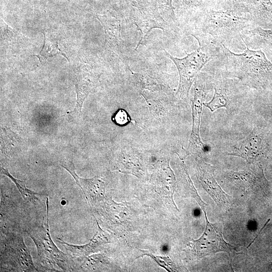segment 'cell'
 I'll return each mask as SVG.
<instances>
[{"instance_id":"obj_1","label":"cell","mask_w":272,"mask_h":272,"mask_svg":"<svg viewBox=\"0 0 272 272\" xmlns=\"http://www.w3.org/2000/svg\"><path fill=\"white\" fill-rule=\"evenodd\" d=\"M194 26L191 35L195 38L207 39L230 50L237 45L244 50V33L256 26L240 0H230L222 7L204 9L196 16Z\"/></svg>"},{"instance_id":"obj_2","label":"cell","mask_w":272,"mask_h":272,"mask_svg":"<svg viewBox=\"0 0 272 272\" xmlns=\"http://www.w3.org/2000/svg\"><path fill=\"white\" fill-rule=\"evenodd\" d=\"M220 55L209 63L222 76L239 80L247 87L272 91V62L261 50L246 46L240 53L223 46Z\"/></svg>"},{"instance_id":"obj_3","label":"cell","mask_w":272,"mask_h":272,"mask_svg":"<svg viewBox=\"0 0 272 272\" xmlns=\"http://www.w3.org/2000/svg\"><path fill=\"white\" fill-rule=\"evenodd\" d=\"M195 39L199 44L198 48L183 58L173 57L164 50L177 69L179 81L176 95L182 100L188 98L191 86L200 71L209 61L220 55L223 47L207 39Z\"/></svg>"},{"instance_id":"obj_4","label":"cell","mask_w":272,"mask_h":272,"mask_svg":"<svg viewBox=\"0 0 272 272\" xmlns=\"http://www.w3.org/2000/svg\"><path fill=\"white\" fill-rule=\"evenodd\" d=\"M47 224L43 223L38 226L29 228L26 230L28 236L34 241L41 262L53 266H57L63 271L74 270L73 261L66 254L64 253L53 243L50 234L49 221V203L46 198Z\"/></svg>"},{"instance_id":"obj_5","label":"cell","mask_w":272,"mask_h":272,"mask_svg":"<svg viewBox=\"0 0 272 272\" xmlns=\"http://www.w3.org/2000/svg\"><path fill=\"white\" fill-rule=\"evenodd\" d=\"M213 89L212 81L206 73H200L194 81V96L191 103L192 126L188 149L192 153H201L206 150L199 135L202 106L210 91Z\"/></svg>"},{"instance_id":"obj_6","label":"cell","mask_w":272,"mask_h":272,"mask_svg":"<svg viewBox=\"0 0 272 272\" xmlns=\"http://www.w3.org/2000/svg\"><path fill=\"white\" fill-rule=\"evenodd\" d=\"M1 258V261L10 265L14 270L37 271L29 250L19 231L7 232Z\"/></svg>"},{"instance_id":"obj_7","label":"cell","mask_w":272,"mask_h":272,"mask_svg":"<svg viewBox=\"0 0 272 272\" xmlns=\"http://www.w3.org/2000/svg\"><path fill=\"white\" fill-rule=\"evenodd\" d=\"M206 227L202 236L197 240H193V244L197 255L200 257L220 251L229 254L234 250L232 245L227 243L222 235V224L211 223L208 221L206 213Z\"/></svg>"},{"instance_id":"obj_8","label":"cell","mask_w":272,"mask_h":272,"mask_svg":"<svg viewBox=\"0 0 272 272\" xmlns=\"http://www.w3.org/2000/svg\"><path fill=\"white\" fill-rule=\"evenodd\" d=\"M267 140L261 129L254 128L239 145L228 155L238 156L249 163H253L266 157L268 149Z\"/></svg>"},{"instance_id":"obj_9","label":"cell","mask_w":272,"mask_h":272,"mask_svg":"<svg viewBox=\"0 0 272 272\" xmlns=\"http://www.w3.org/2000/svg\"><path fill=\"white\" fill-rule=\"evenodd\" d=\"M61 166L73 177L79 186L82 189L88 201L95 205L102 200L104 193V183L98 177L90 179H84L79 177L75 171V167L72 161L64 160Z\"/></svg>"},{"instance_id":"obj_10","label":"cell","mask_w":272,"mask_h":272,"mask_svg":"<svg viewBox=\"0 0 272 272\" xmlns=\"http://www.w3.org/2000/svg\"><path fill=\"white\" fill-rule=\"evenodd\" d=\"M103 26L105 35V47L116 56H122L120 18L112 15L97 16Z\"/></svg>"},{"instance_id":"obj_11","label":"cell","mask_w":272,"mask_h":272,"mask_svg":"<svg viewBox=\"0 0 272 272\" xmlns=\"http://www.w3.org/2000/svg\"><path fill=\"white\" fill-rule=\"evenodd\" d=\"M256 26L272 28V2L270 0H240Z\"/></svg>"},{"instance_id":"obj_12","label":"cell","mask_w":272,"mask_h":272,"mask_svg":"<svg viewBox=\"0 0 272 272\" xmlns=\"http://www.w3.org/2000/svg\"><path fill=\"white\" fill-rule=\"evenodd\" d=\"M96 80L90 72L79 69L76 73L75 85L77 94V101L74 109L68 112L72 116H79L84 101L96 86Z\"/></svg>"},{"instance_id":"obj_13","label":"cell","mask_w":272,"mask_h":272,"mask_svg":"<svg viewBox=\"0 0 272 272\" xmlns=\"http://www.w3.org/2000/svg\"><path fill=\"white\" fill-rule=\"evenodd\" d=\"M243 39L249 49L261 50L267 57L272 55V28L252 27L244 33Z\"/></svg>"},{"instance_id":"obj_14","label":"cell","mask_w":272,"mask_h":272,"mask_svg":"<svg viewBox=\"0 0 272 272\" xmlns=\"http://www.w3.org/2000/svg\"><path fill=\"white\" fill-rule=\"evenodd\" d=\"M137 149L129 146L120 148L116 156L117 169L137 176L142 175V153Z\"/></svg>"},{"instance_id":"obj_15","label":"cell","mask_w":272,"mask_h":272,"mask_svg":"<svg viewBox=\"0 0 272 272\" xmlns=\"http://www.w3.org/2000/svg\"><path fill=\"white\" fill-rule=\"evenodd\" d=\"M57 241L75 257L84 259L91 253L97 251L102 246L108 243V239L98 226V230L89 243L82 245L69 244L58 238Z\"/></svg>"},{"instance_id":"obj_16","label":"cell","mask_w":272,"mask_h":272,"mask_svg":"<svg viewBox=\"0 0 272 272\" xmlns=\"http://www.w3.org/2000/svg\"><path fill=\"white\" fill-rule=\"evenodd\" d=\"M134 24L141 32V38L135 47L136 50L143 43L149 33L154 28H159L163 30L165 29L167 24L162 18L157 14H147L140 12L134 18Z\"/></svg>"},{"instance_id":"obj_17","label":"cell","mask_w":272,"mask_h":272,"mask_svg":"<svg viewBox=\"0 0 272 272\" xmlns=\"http://www.w3.org/2000/svg\"><path fill=\"white\" fill-rule=\"evenodd\" d=\"M199 174L203 187L217 203L221 204L225 208H229V196L223 191L212 174L201 167L199 169Z\"/></svg>"},{"instance_id":"obj_18","label":"cell","mask_w":272,"mask_h":272,"mask_svg":"<svg viewBox=\"0 0 272 272\" xmlns=\"http://www.w3.org/2000/svg\"><path fill=\"white\" fill-rule=\"evenodd\" d=\"M43 34L44 35L43 45L39 54H35L41 63H45L49 58L59 54L63 56L69 60L66 53L62 49L59 42L46 33L43 32Z\"/></svg>"},{"instance_id":"obj_19","label":"cell","mask_w":272,"mask_h":272,"mask_svg":"<svg viewBox=\"0 0 272 272\" xmlns=\"http://www.w3.org/2000/svg\"><path fill=\"white\" fill-rule=\"evenodd\" d=\"M24 36L12 28L3 20L1 21V41L3 45H13L21 43Z\"/></svg>"},{"instance_id":"obj_20","label":"cell","mask_w":272,"mask_h":272,"mask_svg":"<svg viewBox=\"0 0 272 272\" xmlns=\"http://www.w3.org/2000/svg\"><path fill=\"white\" fill-rule=\"evenodd\" d=\"M2 173L10 178L13 182L16 184L19 191L21 193L24 199L27 201H29L32 204H36L38 198L36 196L38 194H41L38 192H35L30 189L27 188L25 184L23 181L16 179L6 169L1 167Z\"/></svg>"},{"instance_id":"obj_21","label":"cell","mask_w":272,"mask_h":272,"mask_svg":"<svg viewBox=\"0 0 272 272\" xmlns=\"http://www.w3.org/2000/svg\"><path fill=\"white\" fill-rule=\"evenodd\" d=\"M144 255L152 257L160 266H163L169 271H177L175 265L168 257L157 256L147 252Z\"/></svg>"},{"instance_id":"obj_22","label":"cell","mask_w":272,"mask_h":272,"mask_svg":"<svg viewBox=\"0 0 272 272\" xmlns=\"http://www.w3.org/2000/svg\"><path fill=\"white\" fill-rule=\"evenodd\" d=\"M112 119L116 124L123 125L128 120L127 114L124 110L119 109L114 114Z\"/></svg>"},{"instance_id":"obj_23","label":"cell","mask_w":272,"mask_h":272,"mask_svg":"<svg viewBox=\"0 0 272 272\" xmlns=\"http://www.w3.org/2000/svg\"><path fill=\"white\" fill-rule=\"evenodd\" d=\"M267 58H269L271 60L270 61L272 62V55L268 56Z\"/></svg>"}]
</instances>
